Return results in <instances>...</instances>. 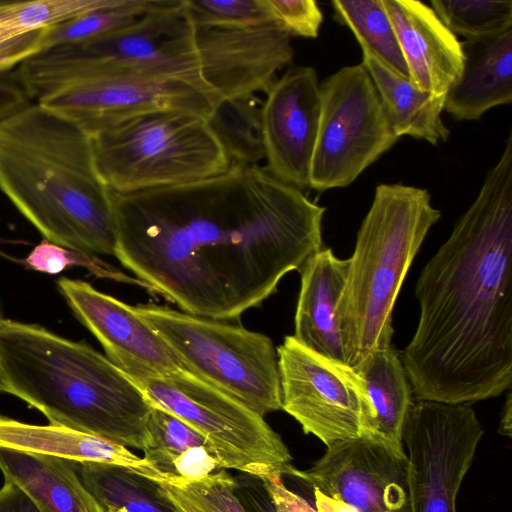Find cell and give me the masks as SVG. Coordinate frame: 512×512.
Instances as JSON below:
<instances>
[{
	"instance_id": "obj_29",
	"label": "cell",
	"mask_w": 512,
	"mask_h": 512,
	"mask_svg": "<svg viewBox=\"0 0 512 512\" xmlns=\"http://www.w3.org/2000/svg\"><path fill=\"white\" fill-rule=\"evenodd\" d=\"M153 1L107 0L100 7L48 27L44 49L83 43L113 32L138 18L152 6Z\"/></svg>"
},
{
	"instance_id": "obj_38",
	"label": "cell",
	"mask_w": 512,
	"mask_h": 512,
	"mask_svg": "<svg viewBox=\"0 0 512 512\" xmlns=\"http://www.w3.org/2000/svg\"><path fill=\"white\" fill-rule=\"evenodd\" d=\"M276 512H317L302 496L290 490L280 471L258 477Z\"/></svg>"
},
{
	"instance_id": "obj_10",
	"label": "cell",
	"mask_w": 512,
	"mask_h": 512,
	"mask_svg": "<svg viewBox=\"0 0 512 512\" xmlns=\"http://www.w3.org/2000/svg\"><path fill=\"white\" fill-rule=\"evenodd\" d=\"M320 121L309 187H346L398 141L365 67L346 66L320 83Z\"/></svg>"
},
{
	"instance_id": "obj_12",
	"label": "cell",
	"mask_w": 512,
	"mask_h": 512,
	"mask_svg": "<svg viewBox=\"0 0 512 512\" xmlns=\"http://www.w3.org/2000/svg\"><path fill=\"white\" fill-rule=\"evenodd\" d=\"M483 435L469 404L412 402L402 440L413 512H457L459 490Z\"/></svg>"
},
{
	"instance_id": "obj_42",
	"label": "cell",
	"mask_w": 512,
	"mask_h": 512,
	"mask_svg": "<svg viewBox=\"0 0 512 512\" xmlns=\"http://www.w3.org/2000/svg\"><path fill=\"white\" fill-rule=\"evenodd\" d=\"M315 509L317 512H359L343 500L313 489Z\"/></svg>"
},
{
	"instance_id": "obj_3",
	"label": "cell",
	"mask_w": 512,
	"mask_h": 512,
	"mask_svg": "<svg viewBox=\"0 0 512 512\" xmlns=\"http://www.w3.org/2000/svg\"><path fill=\"white\" fill-rule=\"evenodd\" d=\"M0 190L45 240L114 256L110 190L91 137L65 117L31 102L0 120Z\"/></svg>"
},
{
	"instance_id": "obj_9",
	"label": "cell",
	"mask_w": 512,
	"mask_h": 512,
	"mask_svg": "<svg viewBox=\"0 0 512 512\" xmlns=\"http://www.w3.org/2000/svg\"><path fill=\"white\" fill-rule=\"evenodd\" d=\"M31 59L54 77L110 68L209 87L201 77L185 0H154L138 18L113 32L83 43L49 47Z\"/></svg>"
},
{
	"instance_id": "obj_1",
	"label": "cell",
	"mask_w": 512,
	"mask_h": 512,
	"mask_svg": "<svg viewBox=\"0 0 512 512\" xmlns=\"http://www.w3.org/2000/svg\"><path fill=\"white\" fill-rule=\"evenodd\" d=\"M110 195L114 256L195 316L238 320L322 249L325 207L260 164L232 162L202 180Z\"/></svg>"
},
{
	"instance_id": "obj_36",
	"label": "cell",
	"mask_w": 512,
	"mask_h": 512,
	"mask_svg": "<svg viewBox=\"0 0 512 512\" xmlns=\"http://www.w3.org/2000/svg\"><path fill=\"white\" fill-rule=\"evenodd\" d=\"M46 30L18 32L0 27V71H10L42 51Z\"/></svg>"
},
{
	"instance_id": "obj_15",
	"label": "cell",
	"mask_w": 512,
	"mask_h": 512,
	"mask_svg": "<svg viewBox=\"0 0 512 512\" xmlns=\"http://www.w3.org/2000/svg\"><path fill=\"white\" fill-rule=\"evenodd\" d=\"M194 32L201 77L220 101L266 93L293 60L292 36L274 19Z\"/></svg>"
},
{
	"instance_id": "obj_31",
	"label": "cell",
	"mask_w": 512,
	"mask_h": 512,
	"mask_svg": "<svg viewBox=\"0 0 512 512\" xmlns=\"http://www.w3.org/2000/svg\"><path fill=\"white\" fill-rule=\"evenodd\" d=\"M107 0L0 1V27L18 32L45 29L104 5Z\"/></svg>"
},
{
	"instance_id": "obj_11",
	"label": "cell",
	"mask_w": 512,
	"mask_h": 512,
	"mask_svg": "<svg viewBox=\"0 0 512 512\" xmlns=\"http://www.w3.org/2000/svg\"><path fill=\"white\" fill-rule=\"evenodd\" d=\"M219 102L209 87L123 69L84 72L36 101L89 136L154 110L186 111L209 118Z\"/></svg>"
},
{
	"instance_id": "obj_35",
	"label": "cell",
	"mask_w": 512,
	"mask_h": 512,
	"mask_svg": "<svg viewBox=\"0 0 512 512\" xmlns=\"http://www.w3.org/2000/svg\"><path fill=\"white\" fill-rule=\"evenodd\" d=\"M272 16L291 36L315 38L323 14L314 0H263Z\"/></svg>"
},
{
	"instance_id": "obj_41",
	"label": "cell",
	"mask_w": 512,
	"mask_h": 512,
	"mask_svg": "<svg viewBox=\"0 0 512 512\" xmlns=\"http://www.w3.org/2000/svg\"><path fill=\"white\" fill-rule=\"evenodd\" d=\"M0 512H41L29 495L15 483L5 480L0 488Z\"/></svg>"
},
{
	"instance_id": "obj_4",
	"label": "cell",
	"mask_w": 512,
	"mask_h": 512,
	"mask_svg": "<svg viewBox=\"0 0 512 512\" xmlns=\"http://www.w3.org/2000/svg\"><path fill=\"white\" fill-rule=\"evenodd\" d=\"M0 375L4 392L39 410L51 424L143 452L149 447L152 405L107 356L85 342L2 318Z\"/></svg>"
},
{
	"instance_id": "obj_37",
	"label": "cell",
	"mask_w": 512,
	"mask_h": 512,
	"mask_svg": "<svg viewBox=\"0 0 512 512\" xmlns=\"http://www.w3.org/2000/svg\"><path fill=\"white\" fill-rule=\"evenodd\" d=\"M217 469L219 463L206 446L191 447L172 461V474L188 481L203 479Z\"/></svg>"
},
{
	"instance_id": "obj_43",
	"label": "cell",
	"mask_w": 512,
	"mask_h": 512,
	"mask_svg": "<svg viewBox=\"0 0 512 512\" xmlns=\"http://www.w3.org/2000/svg\"><path fill=\"white\" fill-rule=\"evenodd\" d=\"M499 432L507 437H511L512 432V401L511 393L507 394L506 402L503 407Z\"/></svg>"
},
{
	"instance_id": "obj_39",
	"label": "cell",
	"mask_w": 512,
	"mask_h": 512,
	"mask_svg": "<svg viewBox=\"0 0 512 512\" xmlns=\"http://www.w3.org/2000/svg\"><path fill=\"white\" fill-rule=\"evenodd\" d=\"M31 102L15 70L0 71V120Z\"/></svg>"
},
{
	"instance_id": "obj_26",
	"label": "cell",
	"mask_w": 512,
	"mask_h": 512,
	"mask_svg": "<svg viewBox=\"0 0 512 512\" xmlns=\"http://www.w3.org/2000/svg\"><path fill=\"white\" fill-rule=\"evenodd\" d=\"M334 19L353 32L367 51L399 75L408 77L399 42L382 0H334Z\"/></svg>"
},
{
	"instance_id": "obj_17",
	"label": "cell",
	"mask_w": 512,
	"mask_h": 512,
	"mask_svg": "<svg viewBox=\"0 0 512 512\" xmlns=\"http://www.w3.org/2000/svg\"><path fill=\"white\" fill-rule=\"evenodd\" d=\"M58 290L106 356L129 378L165 376L183 369L162 338L132 306L89 283L61 277Z\"/></svg>"
},
{
	"instance_id": "obj_40",
	"label": "cell",
	"mask_w": 512,
	"mask_h": 512,
	"mask_svg": "<svg viewBox=\"0 0 512 512\" xmlns=\"http://www.w3.org/2000/svg\"><path fill=\"white\" fill-rule=\"evenodd\" d=\"M236 479V494L247 512H276L258 477L244 474Z\"/></svg>"
},
{
	"instance_id": "obj_5",
	"label": "cell",
	"mask_w": 512,
	"mask_h": 512,
	"mask_svg": "<svg viewBox=\"0 0 512 512\" xmlns=\"http://www.w3.org/2000/svg\"><path fill=\"white\" fill-rule=\"evenodd\" d=\"M428 190L379 184L357 233L337 305L347 365L392 345V313L409 268L440 219Z\"/></svg>"
},
{
	"instance_id": "obj_45",
	"label": "cell",
	"mask_w": 512,
	"mask_h": 512,
	"mask_svg": "<svg viewBox=\"0 0 512 512\" xmlns=\"http://www.w3.org/2000/svg\"><path fill=\"white\" fill-rule=\"evenodd\" d=\"M103 510H104V509H103ZM104 511H105V512H113V511H106V510H104Z\"/></svg>"
},
{
	"instance_id": "obj_13",
	"label": "cell",
	"mask_w": 512,
	"mask_h": 512,
	"mask_svg": "<svg viewBox=\"0 0 512 512\" xmlns=\"http://www.w3.org/2000/svg\"><path fill=\"white\" fill-rule=\"evenodd\" d=\"M281 409L305 434L326 448L360 438V377L352 367L329 360L301 345L292 335L277 348Z\"/></svg>"
},
{
	"instance_id": "obj_24",
	"label": "cell",
	"mask_w": 512,
	"mask_h": 512,
	"mask_svg": "<svg viewBox=\"0 0 512 512\" xmlns=\"http://www.w3.org/2000/svg\"><path fill=\"white\" fill-rule=\"evenodd\" d=\"M367 70L388 120L400 138L410 136L437 145L450 135L442 121L445 97L421 91L409 80L388 68L367 51H362Z\"/></svg>"
},
{
	"instance_id": "obj_7",
	"label": "cell",
	"mask_w": 512,
	"mask_h": 512,
	"mask_svg": "<svg viewBox=\"0 0 512 512\" xmlns=\"http://www.w3.org/2000/svg\"><path fill=\"white\" fill-rule=\"evenodd\" d=\"M184 370L264 417L281 410L277 350L265 334L156 304L132 306Z\"/></svg>"
},
{
	"instance_id": "obj_25",
	"label": "cell",
	"mask_w": 512,
	"mask_h": 512,
	"mask_svg": "<svg viewBox=\"0 0 512 512\" xmlns=\"http://www.w3.org/2000/svg\"><path fill=\"white\" fill-rule=\"evenodd\" d=\"M76 467L86 489L106 511L175 512L156 481L126 467L98 462L76 463Z\"/></svg>"
},
{
	"instance_id": "obj_19",
	"label": "cell",
	"mask_w": 512,
	"mask_h": 512,
	"mask_svg": "<svg viewBox=\"0 0 512 512\" xmlns=\"http://www.w3.org/2000/svg\"><path fill=\"white\" fill-rule=\"evenodd\" d=\"M349 259H340L330 248L319 250L300 268L294 335L309 350L347 365L337 320V305L347 277Z\"/></svg>"
},
{
	"instance_id": "obj_23",
	"label": "cell",
	"mask_w": 512,
	"mask_h": 512,
	"mask_svg": "<svg viewBox=\"0 0 512 512\" xmlns=\"http://www.w3.org/2000/svg\"><path fill=\"white\" fill-rule=\"evenodd\" d=\"M0 471L41 512H105L82 483L75 462L0 448Z\"/></svg>"
},
{
	"instance_id": "obj_34",
	"label": "cell",
	"mask_w": 512,
	"mask_h": 512,
	"mask_svg": "<svg viewBox=\"0 0 512 512\" xmlns=\"http://www.w3.org/2000/svg\"><path fill=\"white\" fill-rule=\"evenodd\" d=\"M194 27L235 26L273 19L263 0H185Z\"/></svg>"
},
{
	"instance_id": "obj_8",
	"label": "cell",
	"mask_w": 512,
	"mask_h": 512,
	"mask_svg": "<svg viewBox=\"0 0 512 512\" xmlns=\"http://www.w3.org/2000/svg\"><path fill=\"white\" fill-rule=\"evenodd\" d=\"M150 404L176 416L208 443L219 467L260 477L291 465L292 455L271 426L246 405L182 369L130 378Z\"/></svg>"
},
{
	"instance_id": "obj_28",
	"label": "cell",
	"mask_w": 512,
	"mask_h": 512,
	"mask_svg": "<svg viewBox=\"0 0 512 512\" xmlns=\"http://www.w3.org/2000/svg\"><path fill=\"white\" fill-rule=\"evenodd\" d=\"M156 482L175 512H247L236 494V479L223 468L200 480L170 475Z\"/></svg>"
},
{
	"instance_id": "obj_14",
	"label": "cell",
	"mask_w": 512,
	"mask_h": 512,
	"mask_svg": "<svg viewBox=\"0 0 512 512\" xmlns=\"http://www.w3.org/2000/svg\"><path fill=\"white\" fill-rule=\"evenodd\" d=\"M283 475L359 512H413L406 454L362 438L336 442L310 468L291 464Z\"/></svg>"
},
{
	"instance_id": "obj_44",
	"label": "cell",
	"mask_w": 512,
	"mask_h": 512,
	"mask_svg": "<svg viewBox=\"0 0 512 512\" xmlns=\"http://www.w3.org/2000/svg\"><path fill=\"white\" fill-rule=\"evenodd\" d=\"M0 319H2V317H1V309H0ZM0 392H4V387H3L2 380H1V375H0Z\"/></svg>"
},
{
	"instance_id": "obj_32",
	"label": "cell",
	"mask_w": 512,
	"mask_h": 512,
	"mask_svg": "<svg viewBox=\"0 0 512 512\" xmlns=\"http://www.w3.org/2000/svg\"><path fill=\"white\" fill-rule=\"evenodd\" d=\"M148 432L149 447L144 451L143 458L168 475H173L172 461L183 451L196 446L209 448L206 440L198 432L158 407L152 406Z\"/></svg>"
},
{
	"instance_id": "obj_22",
	"label": "cell",
	"mask_w": 512,
	"mask_h": 512,
	"mask_svg": "<svg viewBox=\"0 0 512 512\" xmlns=\"http://www.w3.org/2000/svg\"><path fill=\"white\" fill-rule=\"evenodd\" d=\"M0 448L52 456L76 463L116 464L154 481L169 477L127 447L104 438L57 424H29L1 414Z\"/></svg>"
},
{
	"instance_id": "obj_30",
	"label": "cell",
	"mask_w": 512,
	"mask_h": 512,
	"mask_svg": "<svg viewBox=\"0 0 512 512\" xmlns=\"http://www.w3.org/2000/svg\"><path fill=\"white\" fill-rule=\"evenodd\" d=\"M431 8L454 35L466 39L493 36L512 28L511 0H432Z\"/></svg>"
},
{
	"instance_id": "obj_20",
	"label": "cell",
	"mask_w": 512,
	"mask_h": 512,
	"mask_svg": "<svg viewBox=\"0 0 512 512\" xmlns=\"http://www.w3.org/2000/svg\"><path fill=\"white\" fill-rule=\"evenodd\" d=\"M463 66L445 95L444 110L458 121L481 118L512 102V28L461 42Z\"/></svg>"
},
{
	"instance_id": "obj_21",
	"label": "cell",
	"mask_w": 512,
	"mask_h": 512,
	"mask_svg": "<svg viewBox=\"0 0 512 512\" xmlns=\"http://www.w3.org/2000/svg\"><path fill=\"white\" fill-rule=\"evenodd\" d=\"M352 368L360 377L365 393L360 438L397 454H406L402 436L413 391L399 353L392 345L377 349Z\"/></svg>"
},
{
	"instance_id": "obj_2",
	"label": "cell",
	"mask_w": 512,
	"mask_h": 512,
	"mask_svg": "<svg viewBox=\"0 0 512 512\" xmlns=\"http://www.w3.org/2000/svg\"><path fill=\"white\" fill-rule=\"evenodd\" d=\"M415 296L420 317L400 357L417 400L471 405L511 387V134Z\"/></svg>"
},
{
	"instance_id": "obj_27",
	"label": "cell",
	"mask_w": 512,
	"mask_h": 512,
	"mask_svg": "<svg viewBox=\"0 0 512 512\" xmlns=\"http://www.w3.org/2000/svg\"><path fill=\"white\" fill-rule=\"evenodd\" d=\"M261 105L256 96L222 100L209 117L231 163L259 164L265 159Z\"/></svg>"
},
{
	"instance_id": "obj_18",
	"label": "cell",
	"mask_w": 512,
	"mask_h": 512,
	"mask_svg": "<svg viewBox=\"0 0 512 512\" xmlns=\"http://www.w3.org/2000/svg\"><path fill=\"white\" fill-rule=\"evenodd\" d=\"M382 3L395 30L410 82L421 91L445 97L462 70L461 42L421 1Z\"/></svg>"
},
{
	"instance_id": "obj_6",
	"label": "cell",
	"mask_w": 512,
	"mask_h": 512,
	"mask_svg": "<svg viewBox=\"0 0 512 512\" xmlns=\"http://www.w3.org/2000/svg\"><path fill=\"white\" fill-rule=\"evenodd\" d=\"M90 137L97 172L116 193L198 181L231 166L209 118L197 113L149 111Z\"/></svg>"
},
{
	"instance_id": "obj_33",
	"label": "cell",
	"mask_w": 512,
	"mask_h": 512,
	"mask_svg": "<svg viewBox=\"0 0 512 512\" xmlns=\"http://www.w3.org/2000/svg\"><path fill=\"white\" fill-rule=\"evenodd\" d=\"M24 262L33 270L51 275L58 274L70 266H78L97 277L139 285L150 291L144 282L125 275L96 255L62 247L45 239L34 247Z\"/></svg>"
},
{
	"instance_id": "obj_16",
	"label": "cell",
	"mask_w": 512,
	"mask_h": 512,
	"mask_svg": "<svg viewBox=\"0 0 512 512\" xmlns=\"http://www.w3.org/2000/svg\"><path fill=\"white\" fill-rule=\"evenodd\" d=\"M261 105L265 168L300 190L309 187L321 99L314 68H289L267 90Z\"/></svg>"
}]
</instances>
